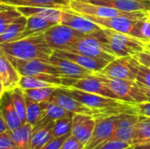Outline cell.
<instances>
[{
  "label": "cell",
  "instance_id": "cell-30",
  "mask_svg": "<svg viewBox=\"0 0 150 149\" xmlns=\"http://www.w3.org/2000/svg\"><path fill=\"white\" fill-rule=\"evenodd\" d=\"M58 88L56 86H50V87H43V88H36V89H28L23 90L24 95L28 99L37 102V103H43L49 101L53 92L54 90Z\"/></svg>",
  "mask_w": 150,
  "mask_h": 149
},
{
  "label": "cell",
  "instance_id": "cell-20",
  "mask_svg": "<svg viewBox=\"0 0 150 149\" xmlns=\"http://www.w3.org/2000/svg\"><path fill=\"white\" fill-rule=\"evenodd\" d=\"M41 105L43 108V114L37 124L33 126V132L38 130L39 128L44 126L51 121H55L59 119L63 118H72L74 115L73 113L66 111L62 107L51 101L43 102L41 103Z\"/></svg>",
  "mask_w": 150,
  "mask_h": 149
},
{
  "label": "cell",
  "instance_id": "cell-26",
  "mask_svg": "<svg viewBox=\"0 0 150 149\" xmlns=\"http://www.w3.org/2000/svg\"><path fill=\"white\" fill-rule=\"evenodd\" d=\"M9 134L18 149H30L31 137L33 133V126L29 123H24L19 127L9 131Z\"/></svg>",
  "mask_w": 150,
  "mask_h": 149
},
{
  "label": "cell",
  "instance_id": "cell-43",
  "mask_svg": "<svg viewBox=\"0 0 150 149\" xmlns=\"http://www.w3.org/2000/svg\"><path fill=\"white\" fill-rule=\"evenodd\" d=\"M6 131H8V127H7V125L3 118V115H2V112L0 110V133H4Z\"/></svg>",
  "mask_w": 150,
  "mask_h": 149
},
{
  "label": "cell",
  "instance_id": "cell-33",
  "mask_svg": "<svg viewBox=\"0 0 150 149\" xmlns=\"http://www.w3.org/2000/svg\"><path fill=\"white\" fill-rule=\"evenodd\" d=\"M72 129V118L59 119L54 122L52 130L53 138H58L69 133H71Z\"/></svg>",
  "mask_w": 150,
  "mask_h": 149
},
{
  "label": "cell",
  "instance_id": "cell-44",
  "mask_svg": "<svg viewBox=\"0 0 150 149\" xmlns=\"http://www.w3.org/2000/svg\"><path fill=\"white\" fill-rule=\"evenodd\" d=\"M138 84H139V86H140L141 90H142V92L144 93V95L147 97L148 100L150 102V88L149 87H147V86H145V85H143V84H141V83H138Z\"/></svg>",
  "mask_w": 150,
  "mask_h": 149
},
{
  "label": "cell",
  "instance_id": "cell-36",
  "mask_svg": "<svg viewBox=\"0 0 150 149\" xmlns=\"http://www.w3.org/2000/svg\"><path fill=\"white\" fill-rule=\"evenodd\" d=\"M135 81L150 88V68L140 63Z\"/></svg>",
  "mask_w": 150,
  "mask_h": 149
},
{
  "label": "cell",
  "instance_id": "cell-8",
  "mask_svg": "<svg viewBox=\"0 0 150 149\" xmlns=\"http://www.w3.org/2000/svg\"><path fill=\"white\" fill-rule=\"evenodd\" d=\"M139 64L134 56L117 57L98 73L110 78L135 81Z\"/></svg>",
  "mask_w": 150,
  "mask_h": 149
},
{
  "label": "cell",
  "instance_id": "cell-34",
  "mask_svg": "<svg viewBox=\"0 0 150 149\" xmlns=\"http://www.w3.org/2000/svg\"><path fill=\"white\" fill-rule=\"evenodd\" d=\"M21 16V13L16 9V7H13L11 9L4 11L0 12V34H2L5 29L8 27V25L12 23L16 18Z\"/></svg>",
  "mask_w": 150,
  "mask_h": 149
},
{
  "label": "cell",
  "instance_id": "cell-45",
  "mask_svg": "<svg viewBox=\"0 0 150 149\" xmlns=\"http://www.w3.org/2000/svg\"><path fill=\"white\" fill-rule=\"evenodd\" d=\"M11 8H13V6H10V5L4 4L0 3V12L4 11H6V10H9V9H11Z\"/></svg>",
  "mask_w": 150,
  "mask_h": 149
},
{
  "label": "cell",
  "instance_id": "cell-2",
  "mask_svg": "<svg viewBox=\"0 0 150 149\" xmlns=\"http://www.w3.org/2000/svg\"><path fill=\"white\" fill-rule=\"evenodd\" d=\"M72 97L79 102L91 109L95 112L94 118L100 116H108L120 113L137 114L134 105L121 100L113 99L89 92H85L70 87H63Z\"/></svg>",
  "mask_w": 150,
  "mask_h": 149
},
{
  "label": "cell",
  "instance_id": "cell-23",
  "mask_svg": "<svg viewBox=\"0 0 150 149\" xmlns=\"http://www.w3.org/2000/svg\"><path fill=\"white\" fill-rule=\"evenodd\" d=\"M16 9L21 13V15L25 17L30 16H37L55 24H60L62 18V10L50 8V7H27V6H20L16 7Z\"/></svg>",
  "mask_w": 150,
  "mask_h": 149
},
{
  "label": "cell",
  "instance_id": "cell-42",
  "mask_svg": "<svg viewBox=\"0 0 150 149\" xmlns=\"http://www.w3.org/2000/svg\"><path fill=\"white\" fill-rule=\"evenodd\" d=\"M134 57L138 61L139 63L148 67L150 68V53L144 50L142 52H140L138 54H136L135 55H134Z\"/></svg>",
  "mask_w": 150,
  "mask_h": 149
},
{
  "label": "cell",
  "instance_id": "cell-24",
  "mask_svg": "<svg viewBox=\"0 0 150 149\" xmlns=\"http://www.w3.org/2000/svg\"><path fill=\"white\" fill-rule=\"evenodd\" d=\"M54 25H56V24L54 22H51L49 20H47L45 18L37 17V16L27 17L25 27L24 31L19 33V35L18 36L16 40L26 38V37H29L32 35L42 33L46 30L52 27Z\"/></svg>",
  "mask_w": 150,
  "mask_h": 149
},
{
  "label": "cell",
  "instance_id": "cell-9",
  "mask_svg": "<svg viewBox=\"0 0 150 149\" xmlns=\"http://www.w3.org/2000/svg\"><path fill=\"white\" fill-rule=\"evenodd\" d=\"M62 86L63 87H70L85 92L120 100L118 96L112 90H110L101 80H99L94 74L92 76L80 79H70L62 77Z\"/></svg>",
  "mask_w": 150,
  "mask_h": 149
},
{
  "label": "cell",
  "instance_id": "cell-16",
  "mask_svg": "<svg viewBox=\"0 0 150 149\" xmlns=\"http://www.w3.org/2000/svg\"><path fill=\"white\" fill-rule=\"evenodd\" d=\"M100 25L103 29H110L120 32L129 34L136 19L125 18V17H109L101 18L95 16H84Z\"/></svg>",
  "mask_w": 150,
  "mask_h": 149
},
{
  "label": "cell",
  "instance_id": "cell-28",
  "mask_svg": "<svg viewBox=\"0 0 150 149\" xmlns=\"http://www.w3.org/2000/svg\"><path fill=\"white\" fill-rule=\"evenodd\" d=\"M54 122V121H51L44 126L33 132L30 142V149H40L53 138L52 130Z\"/></svg>",
  "mask_w": 150,
  "mask_h": 149
},
{
  "label": "cell",
  "instance_id": "cell-29",
  "mask_svg": "<svg viewBox=\"0 0 150 149\" xmlns=\"http://www.w3.org/2000/svg\"><path fill=\"white\" fill-rule=\"evenodd\" d=\"M129 35L147 43L150 41V18L148 15L144 18L136 19Z\"/></svg>",
  "mask_w": 150,
  "mask_h": 149
},
{
  "label": "cell",
  "instance_id": "cell-51",
  "mask_svg": "<svg viewBox=\"0 0 150 149\" xmlns=\"http://www.w3.org/2000/svg\"><path fill=\"white\" fill-rule=\"evenodd\" d=\"M148 1H149V3H150V0H148Z\"/></svg>",
  "mask_w": 150,
  "mask_h": 149
},
{
  "label": "cell",
  "instance_id": "cell-39",
  "mask_svg": "<svg viewBox=\"0 0 150 149\" xmlns=\"http://www.w3.org/2000/svg\"><path fill=\"white\" fill-rule=\"evenodd\" d=\"M71 135V133H69L67 135L58 137V138H52L48 142H47L40 149H61L63 142L66 141V139Z\"/></svg>",
  "mask_w": 150,
  "mask_h": 149
},
{
  "label": "cell",
  "instance_id": "cell-35",
  "mask_svg": "<svg viewBox=\"0 0 150 149\" xmlns=\"http://www.w3.org/2000/svg\"><path fill=\"white\" fill-rule=\"evenodd\" d=\"M50 86H56L46 82H43L40 79L32 76H21L18 83V87L22 90H28V89H36V88H43V87H50ZM59 87V86H56Z\"/></svg>",
  "mask_w": 150,
  "mask_h": 149
},
{
  "label": "cell",
  "instance_id": "cell-19",
  "mask_svg": "<svg viewBox=\"0 0 150 149\" xmlns=\"http://www.w3.org/2000/svg\"><path fill=\"white\" fill-rule=\"evenodd\" d=\"M85 1H88L95 4L112 7L126 12L147 11L150 8V3L148 0H85Z\"/></svg>",
  "mask_w": 150,
  "mask_h": 149
},
{
  "label": "cell",
  "instance_id": "cell-41",
  "mask_svg": "<svg viewBox=\"0 0 150 149\" xmlns=\"http://www.w3.org/2000/svg\"><path fill=\"white\" fill-rule=\"evenodd\" d=\"M136 113L141 116L150 117V102H144L134 105Z\"/></svg>",
  "mask_w": 150,
  "mask_h": 149
},
{
  "label": "cell",
  "instance_id": "cell-47",
  "mask_svg": "<svg viewBox=\"0 0 150 149\" xmlns=\"http://www.w3.org/2000/svg\"><path fill=\"white\" fill-rule=\"evenodd\" d=\"M134 149H150V144L149 145H143V146H139V147H135Z\"/></svg>",
  "mask_w": 150,
  "mask_h": 149
},
{
  "label": "cell",
  "instance_id": "cell-27",
  "mask_svg": "<svg viewBox=\"0 0 150 149\" xmlns=\"http://www.w3.org/2000/svg\"><path fill=\"white\" fill-rule=\"evenodd\" d=\"M26 20L27 18L21 15L12 23H11L5 29V31L2 34H0V44L15 41L19 33L24 31L26 25Z\"/></svg>",
  "mask_w": 150,
  "mask_h": 149
},
{
  "label": "cell",
  "instance_id": "cell-13",
  "mask_svg": "<svg viewBox=\"0 0 150 149\" xmlns=\"http://www.w3.org/2000/svg\"><path fill=\"white\" fill-rule=\"evenodd\" d=\"M49 62L53 64L60 72L62 77L70 79H80L92 76L94 72L81 67L76 62L68 59L52 54Z\"/></svg>",
  "mask_w": 150,
  "mask_h": 149
},
{
  "label": "cell",
  "instance_id": "cell-3",
  "mask_svg": "<svg viewBox=\"0 0 150 149\" xmlns=\"http://www.w3.org/2000/svg\"><path fill=\"white\" fill-rule=\"evenodd\" d=\"M6 56L21 76H32L59 87L62 86V77L59 70L50 62L40 60H21Z\"/></svg>",
  "mask_w": 150,
  "mask_h": 149
},
{
  "label": "cell",
  "instance_id": "cell-11",
  "mask_svg": "<svg viewBox=\"0 0 150 149\" xmlns=\"http://www.w3.org/2000/svg\"><path fill=\"white\" fill-rule=\"evenodd\" d=\"M49 101L55 103L59 106L73 114H87L93 117L95 116V112L91 109L72 97L62 86L54 90Z\"/></svg>",
  "mask_w": 150,
  "mask_h": 149
},
{
  "label": "cell",
  "instance_id": "cell-46",
  "mask_svg": "<svg viewBox=\"0 0 150 149\" xmlns=\"http://www.w3.org/2000/svg\"><path fill=\"white\" fill-rule=\"evenodd\" d=\"M4 93H5V90H4V86H3V84L0 83V99L2 98V97L4 96Z\"/></svg>",
  "mask_w": 150,
  "mask_h": 149
},
{
  "label": "cell",
  "instance_id": "cell-17",
  "mask_svg": "<svg viewBox=\"0 0 150 149\" xmlns=\"http://www.w3.org/2000/svg\"><path fill=\"white\" fill-rule=\"evenodd\" d=\"M53 54L72 61L76 64L80 65L81 67L87 68L92 72H100L109 63L108 61L104 60L92 58V57L85 56L76 53H71L69 51H63V50H54Z\"/></svg>",
  "mask_w": 150,
  "mask_h": 149
},
{
  "label": "cell",
  "instance_id": "cell-50",
  "mask_svg": "<svg viewBox=\"0 0 150 149\" xmlns=\"http://www.w3.org/2000/svg\"><path fill=\"white\" fill-rule=\"evenodd\" d=\"M69 1H75V0H69Z\"/></svg>",
  "mask_w": 150,
  "mask_h": 149
},
{
  "label": "cell",
  "instance_id": "cell-37",
  "mask_svg": "<svg viewBox=\"0 0 150 149\" xmlns=\"http://www.w3.org/2000/svg\"><path fill=\"white\" fill-rule=\"evenodd\" d=\"M96 149H134L133 147L125 141L119 140H108Z\"/></svg>",
  "mask_w": 150,
  "mask_h": 149
},
{
  "label": "cell",
  "instance_id": "cell-21",
  "mask_svg": "<svg viewBox=\"0 0 150 149\" xmlns=\"http://www.w3.org/2000/svg\"><path fill=\"white\" fill-rule=\"evenodd\" d=\"M0 110L9 131L14 130L24 124L14 108L11 97L8 91H6L0 99Z\"/></svg>",
  "mask_w": 150,
  "mask_h": 149
},
{
  "label": "cell",
  "instance_id": "cell-25",
  "mask_svg": "<svg viewBox=\"0 0 150 149\" xmlns=\"http://www.w3.org/2000/svg\"><path fill=\"white\" fill-rule=\"evenodd\" d=\"M150 144V117L139 115L134 126L131 146L134 148Z\"/></svg>",
  "mask_w": 150,
  "mask_h": 149
},
{
  "label": "cell",
  "instance_id": "cell-12",
  "mask_svg": "<svg viewBox=\"0 0 150 149\" xmlns=\"http://www.w3.org/2000/svg\"><path fill=\"white\" fill-rule=\"evenodd\" d=\"M60 24L69 26L83 34H91L103 29L88 18L74 12L69 9L62 10Z\"/></svg>",
  "mask_w": 150,
  "mask_h": 149
},
{
  "label": "cell",
  "instance_id": "cell-4",
  "mask_svg": "<svg viewBox=\"0 0 150 149\" xmlns=\"http://www.w3.org/2000/svg\"><path fill=\"white\" fill-rule=\"evenodd\" d=\"M104 37L112 54L117 57L134 56L145 50V43L134 37L110 29H103Z\"/></svg>",
  "mask_w": 150,
  "mask_h": 149
},
{
  "label": "cell",
  "instance_id": "cell-1",
  "mask_svg": "<svg viewBox=\"0 0 150 149\" xmlns=\"http://www.w3.org/2000/svg\"><path fill=\"white\" fill-rule=\"evenodd\" d=\"M0 51L21 60H40L49 62L54 50L47 44L43 32L11 42L1 43Z\"/></svg>",
  "mask_w": 150,
  "mask_h": 149
},
{
  "label": "cell",
  "instance_id": "cell-49",
  "mask_svg": "<svg viewBox=\"0 0 150 149\" xmlns=\"http://www.w3.org/2000/svg\"><path fill=\"white\" fill-rule=\"evenodd\" d=\"M147 14H148V17H149L150 18V8L147 11Z\"/></svg>",
  "mask_w": 150,
  "mask_h": 149
},
{
  "label": "cell",
  "instance_id": "cell-48",
  "mask_svg": "<svg viewBox=\"0 0 150 149\" xmlns=\"http://www.w3.org/2000/svg\"><path fill=\"white\" fill-rule=\"evenodd\" d=\"M145 50L150 53V41L149 42H147V43H145Z\"/></svg>",
  "mask_w": 150,
  "mask_h": 149
},
{
  "label": "cell",
  "instance_id": "cell-6",
  "mask_svg": "<svg viewBox=\"0 0 150 149\" xmlns=\"http://www.w3.org/2000/svg\"><path fill=\"white\" fill-rule=\"evenodd\" d=\"M69 9L83 16H95V17H101V18L125 17V18H129L133 19H139L148 15L147 11L126 12V11H122L115 8H112V7L91 4L85 0L70 1Z\"/></svg>",
  "mask_w": 150,
  "mask_h": 149
},
{
  "label": "cell",
  "instance_id": "cell-18",
  "mask_svg": "<svg viewBox=\"0 0 150 149\" xmlns=\"http://www.w3.org/2000/svg\"><path fill=\"white\" fill-rule=\"evenodd\" d=\"M20 75L8 57L0 51V82L6 91L18 87Z\"/></svg>",
  "mask_w": 150,
  "mask_h": 149
},
{
  "label": "cell",
  "instance_id": "cell-32",
  "mask_svg": "<svg viewBox=\"0 0 150 149\" xmlns=\"http://www.w3.org/2000/svg\"><path fill=\"white\" fill-rule=\"evenodd\" d=\"M25 122L31 124L33 126L41 119V116L43 114V108L41 103H37L25 97Z\"/></svg>",
  "mask_w": 150,
  "mask_h": 149
},
{
  "label": "cell",
  "instance_id": "cell-7",
  "mask_svg": "<svg viewBox=\"0 0 150 149\" xmlns=\"http://www.w3.org/2000/svg\"><path fill=\"white\" fill-rule=\"evenodd\" d=\"M84 34L62 24H56L43 32L44 39L53 50L66 51Z\"/></svg>",
  "mask_w": 150,
  "mask_h": 149
},
{
  "label": "cell",
  "instance_id": "cell-10",
  "mask_svg": "<svg viewBox=\"0 0 150 149\" xmlns=\"http://www.w3.org/2000/svg\"><path fill=\"white\" fill-rule=\"evenodd\" d=\"M123 113L100 116L95 118L96 124L90 141L85 145L84 149H96L107 141L112 135L117 122Z\"/></svg>",
  "mask_w": 150,
  "mask_h": 149
},
{
  "label": "cell",
  "instance_id": "cell-52",
  "mask_svg": "<svg viewBox=\"0 0 150 149\" xmlns=\"http://www.w3.org/2000/svg\"><path fill=\"white\" fill-rule=\"evenodd\" d=\"M0 149H2V148H0Z\"/></svg>",
  "mask_w": 150,
  "mask_h": 149
},
{
  "label": "cell",
  "instance_id": "cell-40",
  "mask_svg": "<svg viewBox=\"0 0 150 149\" xmlns=\"http://www.w3.org/2000/svg\"><path fill=\"white\" fill-rule=\"evenodd\" d=\"M0 148L18 149L14 144V142L12 141L8 131L0 133Z\"/></svg>",
  "mask_w": 150,
  "mask_h": 149
},
{
  "label": "cell",
  "instance_id": "cell-5",
  "mask_svg": "<svg viewBox=\"0 0 150 149\" xmlns=\"http://www.w3.org/2000/svg\"><path fill=\"white\" fill-rule=\"evenodd\" d=\"M94 75L112 90L121 101L133 105L149 102L136 81L110 78L98 72H94Z\"/></svg>",
  "mask_w": 150,
  "mask_h": 149
},
{
  "label": "cell",
  "instance_id": "cell-53",
  "mask_svg": "<svg viewBox=\"0 0 150 149\" xmlns=\"http://www.w3.org/2000/svg\"><path fill=\"white\" fill-rule=\"evenodd\" d=\"M0 83H1V82H0Z\"/></svg>",
  "mask_w": 150,
  "mask_h": 149
},
{
  "label": "cell",
  "instance_id": "cell-14",
  "mask_svg": "<svg viewBox=\"0 0 150 149\" xmlns=\"http://www.w3.org/2000/svg\"><path fill=\"white\" fill-rule=\"evenodd\" d=\"M96 120L93 116L87 114H74L72 117L71 134L80 142L86 145L93 133Z\"/></svg>",
  "mask_w": 150,
  "mask_h": 149
},
{
  "label": "cell",
  "instance_id": "cell-31",
  "mask_svg": "<svg viewBox=\"0 0 150 149\" xmlns=\"http://www.w3.org/2000/svg\"><path fill=\"white\" fill-rule=\"evenodd\" d=\"M10 96L11 97L12 104L14 108L22 120L23 123H25V110H26V104H25V97L23 92V90L20 87H17L10 91Z\"/></svg>",
  "mask_w": 150,
  "mask_h": 149
},
{
  "label": "cell",
  "instance_id": "cell-22",
  "mask_svg": "<svg viewBox=\"0 0 150 149\" xmlns=\"http://www.w3.org/2000/svg\"><path fill=\"white\" fill-rule=\"evenodd\" d=\"M1 4L13 7H50L60 10L69 8V0H0Z\"/></svg>",
  "mask_w": 150,
  "mask_h": 149
},
{
  "label": "cell",
  "instance_id": "cell-38",
  "mask_svg": "<svg viewBox=\"0 0 150 149\" xmlns=\"http://www.w3.org/2000/svg\"><path fill=\"white\" fill-rule=\"evenodd\" d=\"M85 145L76 139L72 134L69 135L63 142L61 149H84Z\"/></svg>",
  "mask_w": 150,
  "mask_h": 149
},
{
  "label": "cell",
  "instance_id": "cell-15",
  "mask_svg": "<svg viewBox=\"0 0 150 149\" xmlns=\"http://www.w3.org/2000/svg\"><path fill=\"white\" fill-rule=\"evenodd\" d=\"M139 119L138 114L123 113L117 122L115 130L109 140H119L131 145L134 126Z\"/></svg>",
  "mask_w": 150,
  "mask_h": 149
}]
</instances>
